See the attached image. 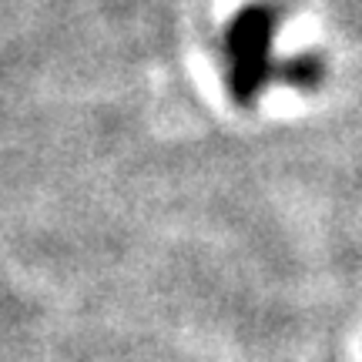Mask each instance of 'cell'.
Segmentation results:
<instances>
[{
  "label": "cell",
  "mask_w": 362,
  "mask_h": 362,
  "mask_svg": "<svg viewBox=\"0 0 362 362\" xmlns=\"http://www.w3.org/2000/svg\"><path fill=\"white\" fill-rule=\"evenodd\" d=\"M279 13L269 4H248L232 17L225 30V78L228 94L235 104L252 107L259 101L272 78H275V57H272V40H275Z\"/></svg>",
  "instance_id": "obj_1"
},
{
  "label": "cell",
  "mask_w": 362,
  "mask_h": 362,
  "mask_svg": "<svg viewBox=\"0 0 362 362\" xmlns=\"http://www.w3.org/2000/svg\"><path fill=\"white\" fill-rule=\"evenodd\" d=\"M275 78H282L285 84H292V88L309 90L322 81V61H319L315 54H298V57H292V61H285V64L275 67Z\"/></svg>",
  "instance_id": "obj_2"
}]
</instances>
